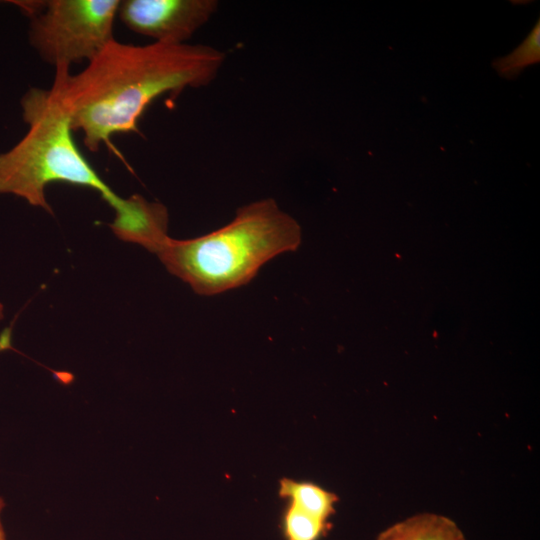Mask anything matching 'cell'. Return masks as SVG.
Instances as JSON below:
<instances>
[{
	"mask_svg": "<svg viewBox=\"0 0 540 540\" xmlns=\"http://www.w3.org/2000/svg\"><path fill=\"white\" fill-rule=\"evenodd\" d=\"M224 62V52L208 45L114 39L77 74L56 67L51 88L73 131H81L86 147L97 151L115 134L138 132L143 113L160 96L208 85Z\"/></svg>",
	"mask_w": 540,
	"mask_h": 540,
	"instance_id": "obj_1",
	"label": "cell"
},
{
	"mask_svg": "<svg viewBox=\"0 0 540 540\" xmlns=\"http://www.w3.org/2000/svg\"><path fill=\"white\" fill-rule=\"evenodd\" d=\"M301 227L272 198L241 206L225 226L200 237H169L156 251L165 268L199 295L249 283L274 257L301 244Z\"/></svg>",
	"mask_w": 540,
	"mask_h": 540,
	"instance_id": "obj_2",
	"label": "cell"
},
{
	"mask_svg": "<svg viewBox=\"0 0 540 540\" xmlns=\"http://www.w3.org/2000/svg\"><path fill=\"white\" fill-rule=\"evenodd\" d=\"M21 107L28 131L15 146L0 154V194L15 195L52 213L46 187L55 182L69 183L98 192L115 212L113 226L130 220L137 209L136 196L122 198L116 194L83 156L55 91L31 88L22 97Z\"/></svg>",
	"mask_w": 540,
	"mask_h": 540,
	"instance_id": "obj_3",
	"label": "cell"
},
{
	"mask_svg": "<svg viewBox=\"0 0 540 540\" xmlns=\"http://www.w3.org/2000/svg\"><path fill=\"white\" fill-rule=\"evenodd\" d=\"M30 18L29 41L43 61L87 63L113 41L118 0L15 2Z\"/></svg>",
	"mask_w": 540,
	"mask_h": 540,
	"instance_id": "obj_4",
	"label": "cell"
},
{
	"mask_svg": "<svg viewBox=\"0 0 540 540\" xmlns=\"http://www.w3.org/2000/svg\"><path fill=\"white\" fill-rule=\"evenodd\" d=\"M216 0H124L117 16L131 31L157 43L184 44L218 9Z\"/></svg>",
	"mask_w": 540,
	"mask_h": 540,
	"instance_id": "obj_5",
	"label": "cell"
},
{
	"mask_svg": "<svg viewBox=\"0 0 540 540\" xmlns=\"http://www.w3.org/2000/svg\"><path fill=\"white\" fill-rule=\"evenodd\" d=\"M376 540H467L460 527L447 516L422 512L381 531Z\"/></svg>",
	"mask_w": 540,
	"mask_h": 540,
	"instance_id": "obj_6",
	"label": "cell"
},
{
	"mask_svg": "<svg viewBox=\"0 0 540 540\" xmlns=\"http://www.w3.org/2000/svg\"><path fill=\"white\" fill-rule=\"evenodd\" d=\"M279 485V496L287 499L288 504L325 521L335 513L337 495L321 486L290 478L281 479Z\"/></svg>",
	"mask_w": 540,
	"mask_h": 540,
	"instance_id": "obj_7",
	"label": "cell"
},
{
	"mask_svg": "<svg viewBox=\"0 0 540 540\" xmlns=\"http://www.w3.org/2000/svg\"><path fill=\"white\" fill-rule=\"evenodd\" d=\"M540 62V19L523 42L510 54L492 62L493 68L504 78L513 79L527 66Z\"/></svg>",
	"mask_w": 540,
	"mask_h": 540,
	"instance_id": "obj_8",
	"label": "cell"
},
{
	"mask_svg": "<svg viewBox=\"0 0 540 540\" xmlns=\"http://www.w3.org/2000/svg\"><path fill=\"white\" fill-rule=\"evenodd\" d=\"M331 528L329 521L287 504L282 516L285 540H319Z\"/></svg>",
	"mask_w": 540,
	"mask_h": 540,
	"instance_id": "obj_9",
	"label": "cell"
},
{
	"mask_svg": "<svg viewBox=\"0 0 540 540\" xmlns=\"http://www.w3.org/2000/svg\"><path fill=\"white\" fill-rule=\"evenodd\" d=\"M4 507H5L4 499L0 496V540H6V534H5L4 527L1 521V513Z\"/></svg>",
	"mask_w": 540,
	"mask_h": 540,
	"instance_id": "obj_10",
	"label": "cell"
},
{
	"mask_svg": "<svg viewBox=\"0 0 540 540\" xmlns=\"http://www.w3.org/2000/svg\"><path fill=\"white\" fill-rule=\"evenodd\" d=\"M4 317L3 305L0 303V320Z\"/></svg>",
	"mask_w": 540,
	"mask_h": 540,
	"instance_id": "obj_11",
	"label": "cell"
}]
</instances>
